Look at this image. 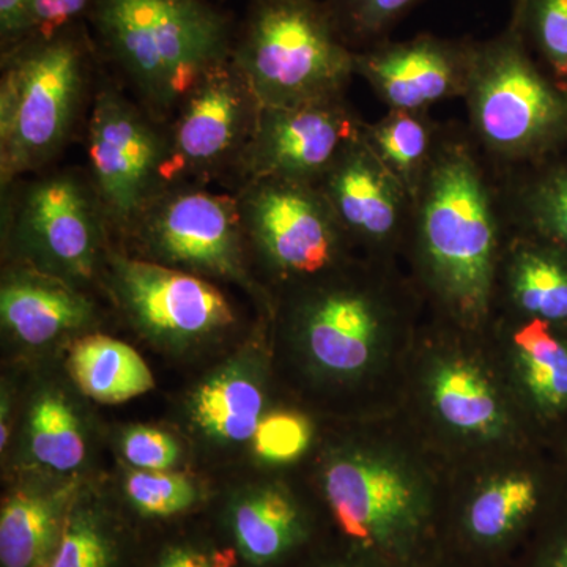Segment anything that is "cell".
<instances>
[{
	"mask_svg": "<svg viewBox=\"0 0 567 567\" xmlns=\"http://www.w3.org/2000/svg\"><path fill=\"white\" fill-rule=\"evenodd\" d=\"M24 0H0V44L9 43L18 20H20Z\"/></svg>",
	"mask_w": 567,
	"mask_h": 567,
	"instance_id": "cell-36",
	"label": "cell"
},
{
	"mask_svg": "<svg viewBox=\"0 0 567 567\" xmlns=\"http://www.w3.org/2000/svg\"><path fill=\"white\" fill-rule=\"evenodd\" d=\"M192 409L194 421L212 439L248 442L262 420V388L244 369H224L197 388Z\"/></svg>",
	"mask_w": 567,
	"mask_h": 567,
	"instance_id": "cell-23",
	"label": "cell"
},
{
	"mask_svg": "<svg viewBox=\"0 0 567 567\" xmlns=\"http://www.w3.org/2000/svg\"><path fill=\"white\" fill-rule=\"evenodd\" d=\"M233 528L238 548L254 565L282 557L303 533L298 506L276 487L246 494L234 507Z\"/></svg>",
	"mask_w": 567,
	"mask_h": 567,
	"instance_id": "cell-24",
	"label": "cell"
},
{
	"mask_svg": "<svg viewBox=\"0 0 567 567\" xmlns=\"http://www.w3.org/2000/svg\"><path fill=\"white\" fill-rule=\"evenodd\" d=\"M350 244L388 252L409 244L415 200L360 137L316 183Z\"/></svg>",
	"mask_w": 567,
	"mask_h": 567,
	"instance_id": "cell-15",
	"label": "cell"
},
{
	"mask_svg": "<svg viewBox=\"0 0 567 567\" xmlns=\"http://www.w3.org/2000/svg\"><path fill=\"white\" fill-rule=\"evenodd\" d=\"M93 0H24L17 29L2 51L87 20Z\"/></svg>",
	"mask_w": 567,
	"mask_h": 567,
	"instance_id": "cell-34",
	"label": "cell"
},
{
	"mask_svg": "<svg viewBox=\"0 0 567 567\" xmlns=\"http://www.w3.org/2000/svg\"><path fill=\"white\" fill-rule=\"evenodd\" d=\"M96 47L155 121L173 117L205 73L233 54L235 29L210 0H93Z\"/></svg>",
	"mask_w": 567,
	"mask_h": 567,
	"instance_id": "cell-2",
	"label": "cell"
},
{
	"mask_svg": "<svg viewBox=\"0 0 567 567\" xmlns=\"http://www.w3.org/2000/svg\"><path fill=\"white\" fill-rule=\"evenodd\" d=\"M443 123L429 111H388L365 122L363 141L415 200L442 136Z\"/></svg>",
	"mask_w": 567,
	"mask_h": 567,
	"instance_id": "cell-22",
	"label": "cell"
},
{
	"mask_svg": "<svg viewBox=\"0 0 567 567\" xmlns=\"http://www.w3.org/2000/svg\"><path fill=\"white\" fill-rule=\"evenodd\" d=\"M536 503V486L528 476L499 477L473 499L466 518L470 533L484 543L503 539L532 514Z\"/></svg>",
	"mask_w": 567,
	"mask_h": 567,
	"instance_id": "cell-29",
	"label": "cell"
},
{
	"mask_svg": "<svg viewBox=\"0 0 567 567\" xmlns=\"http://www.w3.org/2000/svg\"><path fill=\"white\" fill-rule=\"evenodd\" d=\"M196 567H213L210 559L205 557V555L199 554V558H197Z\"/></svg>",
	"mask_w": 567,
	"mask_h": 567,
	"instance_id": "cell-39",
	"label": "cell"
},
{
	"mask_svg": "<svg viewBox=\"0 0 567 567\" xmlns=\"http://www.w3.org/2000/svg\"><path fill=\"white\" fill-rule=\"evenodd\" d=\"M69 368L82 393L102 404H122L155 386L141 354L110 336L80 339L71 347Z\"/></svg>",
	"mask_w": 567,
	"mask_h": 567,
	"instance_id": "cell-20",
	"label": "cell"
},
{
	"mask_svg": "<svg viewBox=\"0 0 567 567\" xmlns=\"http://www.w3.org/2000/svg\"><path fill=\"white\" fill-rule=\"evenodd\" d=\"M551 567H567V547L559 551V555Z\"/></svg>",
	"mask_w": 567,
	"mask_h": 567,
	"instance_id": "cell-38",
	"label": "cell"
},
{
	"mask_svg": "<svg viewBox=\"0 0 567 567\" xmlns=\"http://www.w3.org/2000/svg\"><path fill=\"white\" fill-rule=\"evenodd\" d=\"M66 491H18L0 513V561L3 567L50 565L58 546Z\"/></svg>",
	"mask_w": 567,
	"mask_h": 567,
	"instance_id": "cell-21",
	"label": "cell"
},
{
	"mask_svg": "<svg viewBox=\"0 0 567 567\" xmlns=\"http://www.w3.org/2000/svg\"><path fill=\"white\" fill-rule=\"evenodd\" d=\"M235 194L246 245L271 274L312 281L338 270L350 241L316 185L259 178Z\"/></svg>",
	"mask_w": 567,
	"mask_h": 567,
	"instance_id": "cell-8",
	"label": "cell"
},
{
	"mask_svg": "<svg viewBox=\"0 0 567 567\" xmlns=\"http://www.w3.org/2000/svg\"><path fill=\"white\" fill-rule=\"evenodd\" d=\"M126 495L147 517H171L189 509L197 491L188 477L167 470H136L126 477Z\"/></svg>",
	"mask_w": 567,
	"mask_h": 567,
	"instance_id": "cell-31",
	"label": "cell"
},
{
	"mask_svg": "<svg viewBox=\"0 0 567 567\" xmlns=\"http://www.w3.org/2000/svg\"><path fill=\"white\" fill-rule=\"evenodd\" d=\"M142 259L251 287L237 194L210 192L203 183L166 186L130 227Z\"/></svg>",
	"mask_w": 567,
	"mask_h": 567,
	"instance_id": "cell-7",
	"label": "cell"
},
{
	"mask_svg": "<svg viewBox=\"0 0 567 567\" xmlns=\"http://www.w3.org/2000/svg\"><path fill=\"white\" fill-rule=\"evenodd\" d=\"M260 110L230 59L205 73L183 99L166 132L164 185L204 183L226 171L235 173Z\"/></svg>",
	"mask_w": 567,
	"mask_h": 567,
	"instance_id": "cell-10",
	"label": "cell"
},
{
	"mask_svg": "<svg viewBox=\"0 0 567 567\" xmlns=\"http://www.w3.org/2000/svg\"><path fill=\"white\" fill-rule=\"evenodd\" d=\"M0 317L18 341L37 347L85 327L93 319V306L73 284L25 267L3 279Z\"/></svg>",
	"mask_w": 567,
	"mask_h": 567,
	"instance_id": "cell-17",
	"label": "cell"
},
{
	"mask_svg": "<svg viewBox=\"0 0 567 567\" xmlns=\"http://www.w3.org/2000/svg\"><path fill=\"white\" fill-rule=\"evenodd\" d=\"M312 427L308 417L292 412L262 416L252 436L257 456L268 464H287L311 445Z\"/></svg>",
	"mask_w": 567,
	"mask_h": 567,
	"instance_id": "cell-33",
	"label": "cell"
},
{
	"mask_svg": "<svg viewBox=\"0 0 567 567\" xmlns=\"http://www.w3.org/2000/svg\"><path fill=\"white\" fill-rule=\"evenodd\" d=\"M107 264L118 305L156 341L194 344L235 323L233 306L208 279L126 254H110Z\"/></svg>",
	"mask_w": 567,
	"mask_h": 567,
	"instance_id": "cell-12",
	"label": "cell"
},
{
	"mask_svg": "<svg viewBox=\"0 0 567 567\" xmlns=\"http://www.w3.org/2000/svg\"><path fill=\"white\" fill-rule=\"evenodd\" d=\"M353 51L374 47L424 0H324Z\"/></svg>",
	"mask_w": 567,
	"mask_h": 567,
	"instance_id": "cell-30",
	"label": "cell"
},
{
	"mask_svg": "<svg viewBox=\"0 0 567 567\" xmlns=\"http://www.w3.org/2000/svg\"><path fill=\"white\" fill-rule=\"evenodd\" d=\"M112 547L102 525L89 513L66 518L48 567H110Z\"/></svg>",
	"mask_w": 567,
	"mask_h": 567,
	"instance_id": "cell-32",
	"label": "cell"
},
{
	"mask_svg": "<svg viewBox=\"0 0 567 567\" xmlns=\"http://www.w3.org/2000/svg\"><path fill=\"white\" fill-rule=\"evenodd\" d=\"M295 323L323 371L352 375L371 363L388 324L382 295L354 282H320L297 301Z\"/></svg>",
	"mask_w": 567,
	"mask_h": 567,
	"instance_id": "cell-16",
	"label": "cell"
},
{
	"mask_svg": "<svg viewBox=\"0 0 567 567\" xmlns=\"http://www.w3.org/2000/svg\"><path fill=\"white\" fill-rule=\"evenodd\" d=\"M354 52L324 0H251L230 61L260 106L281 107L346 95Z\"/></svg>",
	"mask_w": 567,
	"mask_h": 567,
	"instance_id": "cell-5",
	"label": "cell"
},
{
	"mask_svg": "<svg viewBox=\"0 0 567 567\" xmlns=\"http://www.w3.org/2000/svg\"><path fill=\"white\" fill-rule=\"evenodd\" d=\"M323 487L339 527L361 546L402 550L423 522L416 481L385 456L339 454L324 470Z\"/></svg>",
	"mask_w": 567,
	"mask_h": 567,
	"instance_id": "cell-13",
	"label": "cell"
},
{
	"mask_svg": "<svg viewBox=\"0 0 567 567\" xmlns=\"http://www.w3.org/2000/svg\"><path fill=\"white\" fill-rule=\"evenodd\" d=\"M432 398L439 415L457 431L487 436L502 425L494 388L476 365L465 361H450L436 369Z\"/></svg>",
	"mask_w": 567,
	"mask_h": 567,
	"instance_id": "cell-25",
	"label": "cell"
},
{
	"mask_svg": "<svg viewBox=\"0 0 567 567\" xmlns=\"http://www.w3.org/2000/svg\"><path fill=\"white\" fill-rule=\"evenodd\" d=\"M505 233L486 159L465 123H443L415 196L409 245L425 286L457 322L476 327L491 315Z\"/></svg>",
	"mask_w": 567,
	"mask_h": 567,
	"instance_id": "cell-1",
	"label": "cell"
},
{
	"mask_svg": "<svg viewBox=\"0 0 567 567\" xmlns=\"http://www.w3.org/2000/svg\"><path fill=\"white\" fill-rule=\"evenodd\" d=\"M363 118L347 95L295 106L262 107L237 164L241 183L259 178L312 183L363 136Z\"/></svg>",
	"mask_w": 567,
	"mask_h": 567,
	"instance_id": "cell-11",
	"label": "cell"
},
{
	"mask_svg": "<svg viewBox=\"0 0 567 567\" xmlns=\"http://www.w3.org/2000/svg\"><path fill=\"white\" fill-rule=\"evenodd\" d=\"M498 276L505 281L507 300L522 316L550 324L567 323L566 248L506 229Z\"/></svg>",
	"mask_w": 567,
	"mask_h": 567,
	"instance_id": "cell-18",
	"label": "cell"
},
{
	"mask_svg": "<svg viewBox=\"0 0 567 567\" xmlns=\"http://www.w3.org/2000/svg\"><path fill=\"white\" fill-rule=\"evenodd\" d=\"M29 447L39 464L54 472H71L85 457L80 420L61 394H41L29 417Z\"/></svg>",
	"mask_w": 567,
	"mask_h": 567,
	"instance_id": "cell-27",
	"label": "cell"
},
{
	"mask_svg": "<svg viewBox=\"0 0 567 567\" xmlns=\"http://www.w3.org/2000/svg\"><path fill=\"white\" fill-rule=\"evenodd\" d=\"M3 210L18 252L43 274L70 284L89 281L103 256L107 221L89 178L55 171L13 183Z\"/></svg>",
	"mask_w": 567,
	"mask_h": 567,
	"instance_id": "cell-6",
	"label": "cell"
},
{
	"mask_svg": "<svg viewBox=\"0 0 567 567\" xmlns=\"http://www.w3.org/2000/svg\"><path fill=\"white\" fill-rule=\"evenodd\" d=\"M199 554L188 548H173L164 555L159 567H196Z\"/></svg>",
	"mask_w": 567,
	"mask_h": 567,
	"instance_id": "cell-37",
	"label": "cell"
},
{
	"mask_svg": "<svg viewBox=\"0 0 567 567\" xmlns=\"http://www.w3.org/2000/svg\"><path fill=\"white\" fill-rule=\"evenodd\" d=\"M167 133L111 82L96 91L87 123L89 181L107 226L128 233L164 185Z\"/></svg>",
	"mask_w": 567,
	"mask_h": 567,
	"instance_id": "cell-9",
	"label": "cell"
},
{
	"mask_svg": "<svg viewBox=\"0 0 567 567\" xmlns=\"http://www.w3.org/2000/svg\"><path fill=\"white\" fill-rule=\"evenodd\" d=\"M494 178L506 229L567 249V145L540 162Z\"/></svg>",
	"mask_w": 567,
	"mask_h": 567,
	"instance_id": "cell-19",
	"label": "cell"
},
{
	"mask_svg": "<svg viewBox=\"0 0 567 567\" xmlns=\"http://www.w3.org/2000/svg\"><path fill=\"white\" fill-rule=\"evenodd\" d=\"M507 25L567 91V0H513Z\"/></svg>",
	"mask_w": 567,
	"mask_h": 567,
	"instance_id": "cell-28",
	"label": "cell"
},
{
	"mask_svg": "<svg viewBox=\"0 0 567 567\" xmlns=\"http://www.w3.org/2000/svg\"><path fill=\"white\" fill-rule=\"evenodd\" d=\"M123 456L137 470H169L177 464L181 457V447L177 442L148 425H134L125 432L122 440Z\"/></svg>",
	"mask_w": 567,
	"mask_h": 567,
	"instance_id": "cell-35",
	"label": "cell"
},
{
	"mask_svg": "<svg viewBox=\"0 0 567 567\" xmlns=\"http://www.w3.org/2000/svg\"><path fill=\"white\" fill-rule=\"evenodd\" d=\"M518 363L536 404L559 409L567 404V346L546 320L525 317L513 333Z\"/></svg>",
	"mask_w": 567,
	"mask_h": 567,
	"instance_id": "cell-26",
	"label": "cell"
},
{
	"mask_svg": "<svg viewBox=\"0 0 567 567\" xmlns=\"http://www.w3.org/2000/svg\"><path fill=\"white\" fill-rule=\"evenodd\" d=\"M476 40L417 33L354 52L357 76L388 111H431L464 99Z\"/></svg>",
	"mask_w": 567,
	"mask_h": 567,
	"instance_id": "cell-14",
	"label": "cell"
},
{
	"mask_svg": "<svg viewBox=\"0 0 567 567\" xmlns=\"http://www.w3.org/2000/svg\"><path fill=\"white\" fill-rule=\"evenodd\" d=\"M465 126L492 174L522 169L567 145V91L506 25L476 40Z\"/></svg>",
	"mask_w": 567,
	"mask_h": 567,
	"instance_id": "cell-4",
	"label": "cell"
},
{
	"mask_svg": "<svg viewBox=\"0 0 567 567\" xmlns=\"http://www.w3.org/2000/svg\"><path fill=\"white\" fill-rule=\"evenodd\" d=\"M96 54L84 21L2 51V189L39 173L62 151L87 99Z\"/></svg>",
	"mask_w": 567,
	"mask_h": 567,
	"instance_id": "cell-3",
	"label": "cell"
}]
</instances>
